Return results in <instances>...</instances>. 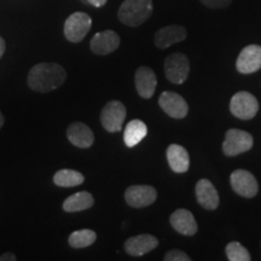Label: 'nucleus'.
<instances>
[{
	"mask_svg": "<svg viewBox=\"0 0 261 261\" xmlns=\"http://www.w3.org/2000/svg\"><path fill=\"white\" fill-rule=\"evenodd\" d=\"M163 260L166 261H191V257L187 253L181 252L179 249L168 250L163 256Z\"/></svg>",
	"mask_w": 261,
	"mask_h": 261,
	"instance_id": "obj_25",
	"label": "nucleus"
},
{
	"mask_svg": "<svg viewBox=\"0 0 261 261\" xmlns=\"http://www.w3.org/2000/svg\"><path fill=\"white\" fill-rule=\"evenodd\" d=\"M188 37V32L182 25H177L172 24L167 25V27H163L159 29L158 32L155 33L154 41L156 47L161 48V50H165L172 45L178 44V42L184 41Z\"/></svg>",
	"mask_w": 261,
	"mask_h": 261,
	"instance_id": "obj_14",
	"label": "nucleus"
},
{
	"mask_svg": "<svg viewBox=\"0 0 261 261\" xmlns=\"http://www.w3.org/2000/svg\"><path fill=\"white\" fill-rule=\"evenodd\" d=\"M167 161L169 167L175 173H185L190 167V156L184 146L171 144L167 148Z\"/></svg>",
	"mask_w": 261,
	"mask_h": 261,
	"instance_id": "obj_19",
	"label": "nucleus"
},
{
	"mask_svg": "<svg viewBox=\"0 0 261 261\" xmlns=\"http://www.w3.org/2000/svg\"><path fill=\"white\" fill-rule=\"evenodd\" d=\"M196 198L201 207L208 211H215L219 207L220 197L213 182L208 179H200L195 189Z\"/></svg>",
	"mask_w": 261,
	"mask_h": 261,
	"instance_id": "obj_13",
	"label": "nucleus"
},
{
	"mask_svg": "<svg viewBox=\"0 0 261 261\" xmlns=\"http://www.w3.org/2000/svg\"><path fill=\"white\" fill-rule=\"evenodd\" d=\"M87 2H89L91 5L96 6V8H100V6L107 4L108 0H87Z\"/></svg>",
	"mask_w": 261,
	"mask_h": 261,
	"instance_id": "obj_28",
	"label": "nucleus"
},
{
	"mask_svg": "<svg viewBox=\"0 0 261 261\" xmlns=\"http://www.w3.org/2000/svg\"><path fill=\"white\" fill-rule=\"evenodd\" d=\"M158 198V191L150 185H132L126 189L125 200L132 208H144L152 204Z\"/></svg>",
	"mask_w": 261,
	"mask_h": 261,
	"instance_id": "obj_10",
	"label": "nucleus"
},
{
	"mask_svg": "<svg viewBox=\"0 0 261 261\" xmlns=\"http://www.w3.org/2000/svg\"><path fill=\"white\" fill-rule=\"evenodd\" d=\"M67 79V71L57 63H39L28 74V86L35 92H51L57 90Z\"/></svg>",
	"mask_w": 261,
	"mask_h": 261,
	"instance_id": "obj_1",
	"label": "nucleus"
},
{
	"mask_svg": "<svg viewBox=\"0 0 261 261\" xmlns=\"http://www.w3.org/2000/svg\"><path fill=\"white\" fill-rule=\"evenodd\" d=\"M97 240V233L93 230L90 228H84V230L74 231L70 233L69 238H68V243L71 248H76V249H81V248H86L92 246Z\"/></svg>",
	"mask_w": 261,
	"mask_h": 261,
	"instance_id": "obj_23",
	"label": "nucleus"
},
{
	"mask_svg": "<svg viewBox=\"0 0 261 261\" xmlns=\"http://www.w3.org/2000/svg\"><path fill=\"white\" fill-rule=\"evenodd\" d=\"M85 181L83 173L74 169H61L54 175V182L60 188H73Z\"/></svg>",
	"mask_w": 261,
	"mask_h": 261,
	"instance_id": "obj_22",
	"label": "nucleus"
},
{
	"mask_svg": "<svg viewBox=\"0 0 261 261\" xmlns=\"http://www.w3.org/2000/svg\"><path fill=\"white\" fill-rule=\"evenodd\" d=\"M120 46V37L114 31H103L94 34L91 39L90 47L91 51L96 55L106 56V55L113 54Z\"/></svg>",
	"mask_w": 261,
	"mask_h": 261,
	"instance_id": "obj_12",
	"label": "nucleus"
},
{
	"mask_svg": "<svg viewBox=\"0 0 261 261\" xmlns=\"http://www.w3.org/2000/svg\"><path fill=\"white\" fill-rule=\"evenodd\" d=\"M236 68L241 74H253L261 69V46L248 45L241 51L237 58Z\"/></svg>",
	"mask_w": 261,
	"mask_h": 261,
	"instance_id": "obj_11",
	"label": "nucleus"
},
{
	"mask_svg": "<svg viewBox=\"0 0 261 261\" xmlns=\"http://www.w3.org/2000/svg\"><path fill=\"white\" fill-rule=\"evenodd\" d=\"M200 2L204 6H207V8L217 10V9L227 8L228 5H231L232 0H200Z\"/></svg>",
	"mask_w": 261,
	"mask_h": 261,
	"instance_id": "obj_26",
	"label": "nucleus"
},
{
	"mask_svg": "<svg viewBox=\"0 0 261 261\" xmlns=\"http://www.w3.org/2000/svg\"><path fill=\"white\" fill-rule=\"evenodd\" d=\"M165 74L172 84L185 83L190 74V62L184 54H172L165 61Z\"/></svg>",
	"mask_w": 261,
	"mask_h": 261,
	"instance_id": "obj_6",
	"label": "nucleus"
},
{
	"mask_svg": "<svg viewBox=\"0 0 261 261\" xmlns=\"http://www.w3.org/2000/svg\"><path fill=\"white\" fill-rule=\"evenodd\" d=\"M67 137L71 144L80 149H89L94 142L92 129L83 122H73L68 127Z\"/></svg>",
	"mask_w": 261,
	"mask_h": 261,
	"instance_id": "obj_18",
	"label": "nucleus"
},
{
	"mask_svg": "<svg viewBox=\"0 0 261 261\" xmlns=\"http://www.w3.org/2000/svg\"><path fill=\"white\" fill-rule=\"evenodd\" d=\"M4 122H5V119H4V115H3L2 112H0V128H2L3 126H4Z\"/></svg>",
	"mask_w": 261,
	"mask_h": 261,
	"instance_id": "obj_30",
	"label": "nucleus"
},
{
	"mask_svg": "<svg viewBox=\"0 0 261 261\" xmlns=\"http://www.w3.org/2000/svg\"><path fill=\"white\" fill-rule=\"evenodd\" d=\"M226 256L230 261H250L252 256L246 247L238 242H230L225 248Z\"/></svg>",
	"mask_w": 261,
	"mask_h": 261,
	"instance_id": "obj_24",
	"label": "nucleus"
},
{
	"mask_svg": "<svg viewBox=\"0 0 261 261\" xmlns=\"http://www.w3.org/2000/svg\"><path fill=\"white\" fill-rule=\"evenodd\" d=\"M127 116L126 108L120 100H110L103 107L100 113V123L110 133L120 132Z\"/></svg>",
	"mask_w": 261,
	"mask_h": 261,
	"instance_id": "obj_5",
	"label": "nucleus"
},
{
	"mask_svg": "<svg viewBox=\"0 0 261 261\" xmlns=\"http://www.w3.org/2000/svg\"><path fill=\"white\" fill-rule=\"evenodd\" d=\"M159 106L161 109L173 119H184L189 113V106L187 100L180 94L172 92V91H165L159 98Z\"/></svg>",
	"mask_w": 261,
	"mask_h": 261,
	"instance_id": "obj_9",
	"label": "nucleus"
},
{
	"mask_svg": "<svg viewBox=\"0 0 261 261\" xmlns=\"http://www.w3.org/2000/svg\"><path fill=\"white\" fill-rule=\"evenodd\" d=\"M254 145V139L252 135L246 130L231 128L225 135V140L223 143V152L225 156L233 158L243 152L249 151Z\"/></svg>",
	"mask_w": 261,
	"mask_h": 261,
	"instance_id": "obj_3",
	"label": "nucleus"
},
{
	"mask_svg": "<svg viewBox=\"0 0 261 261\" xmlns=\"http://www.w3.org/2000/svg\"><path fill=\"white\" fill-rule=\"evenodd\" d=\"M5 48H6V45H5L4 39H3L2 37H0V58H2V57H3V55H4Z\"/></svg>",
	"mask_w": 261,
	"mask_h": 261,
	"instance_id": "obj_29",
	"label": "nucleus"
},
{
	"mask_svg": "<svg viewBox=\"0 0 261 261\" xmlns=\"http://www.w3.org/2000/svg\"><path fill=\"white\" fill-rule=\"evenodd\" d=\"M159 246V240L149 233L129 237L125 242V250L130 256H143Z\"/></svg>",
	"mask_w": 261,
	"mask_h": 261,
	"instance_id": "obj_15",
	"label": "nucleus"
},
{
	"mask_svg": "<svg viewBox=\"0 0 261 261\" xmlns=\"http://www.w3.org/2000/svg\"><path fill=\"white\" fill-rule=\"evenodd\" d=\"M92 27V18L85 12H74L65 19L64 37L70 42L84 40Z\"/></svg>",
	"mask_w": 261,
	"mask_h": 261,
	"instance_id": "obj_7",
	"label": "nucleus"
},
{
	"mask_svg": "<svg viewBox=\"0 0 261 261\" xmlns=\"http://www.w3.org/2000/svg\"><path fill=\"white\" fill-rule=\"evenodd\" d=\"M230 112L241 120H252L259 112V102L252 93L240 91L230 100Z\"/></svg>",
	"mask_w": 261,
	"mask_h": 261,
	"instance_id": "obj_4",
	"label": "nucleus"
},
{
	"mask_svg": "<svg viewBox=\"0 0 261 261\" xmlns=\"http://www.w3.org/2000/svg\"><path fill=\"white\" fill-rule=\"evenodd\" d=\"M93 204L94 198L92 194L87 191H80L69 196L63 202V211L68 212V213H75V212L90 210Z\"/></svg>",
	"mask_w": 261,
	"mask_h": 261,
	"instance_id": "obj_21",
	"label": "nucleus"
},
{
	"mask_svg": "<svg viewBox=\"0 0 261 261\" xmlns=\"http://www.w3.org/2000/svg\"><path fill=\"white\" fill-rule=\"evenodd\" d=\"M231 187L237 195L246 198H253L259 191V184L255 177L246 169H236L230 177Z\"/></svg>",
	"mask_w": 261,
	"mask_h": 261,
	"instance_id": "obj_8",
	"label": "nucleus"
},
{
	"mask_svg": "<svg viewBox=\"0 0 261 261\" xmlns=\"http://www.w3.org/2000/svg\"><path fill=\"white\" fill-rule=\"evenodd\" d=\"M154 11L152 0H125L117 11V17L128 27H139Z\"/></svg>",
	"mask_w": 261,
	"mask_h": 261,
	"instance_id": "obj_2",
	"label": "nucleus"
},
{
	"mask_svg": "<svg viewBox=\"0 0 261 261\" xmlns=\"http://www.w3.org/2000/svg\"><path fill=\"white\" fill-rule=\"evenodd\" d=\"M148 135V127L142 120L135 119L127 123L125 132H123V140L128 148H135Z\"/></svg>",
	"mask_w": 261,
	"mask_h": 261,
	"instance_id": "obj_20",
	"label": "nucleus"
},
{
	"mask_svg": "<svg viewBox=\"0 0 261 261\" xmlns=\"http://www.w3.org/2000/svg\"><path fill=\"white\" fill-rule=\"evenodd\" d=\"M136 90L138 94L144 99H150L154 96L156 86H158V79L154 70L149 67H140L137 69L135 75Z\"/></svg>",
	"mask_w": 261,
	"mask_h": 261,
	"instance_id": "obj_17",
	"label": "nucleus"
},
{
	"mask_svg": "<svg viewBox=\"0 0 261 261\" xmlns=\"http://www.w3.org/2000/svg\"><path fill=\"white\" fill-rule=\"evenodd\" d=\"M169 223L177 232L184 236H194L198 230L194 214L185 208H179L173 212L169 217Z\"/></svg>",
	"mask_w": 261,
	"mask_h": 261,
	"instance_id": "obj_16",
	"label": "nucleus"
},
{
	"mask_svg": "<svg viewBox=\"0 0 261 261\" xmlns=\"http://www.w3.org/2000/svg\"><path fill=\"white\" fill-rule=\"evenodd\" d=\"M17 260V257L14 253H4L2 256H0V261H16Z\"/></svg>",
	"mask_w": 261,
	"mask_h": 261,
	"instance_id": "obj_27",
	"label": "nucleus"
}]
</instances>
